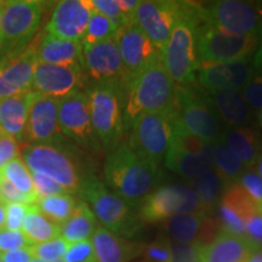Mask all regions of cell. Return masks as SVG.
Listing matches in <instances>:
<instances>
[{
	"label": "cell",
	"mask_w": 262,
	"mask_h": 262,
	"mask_svg": "<svg viewBox=\"0 0 262 262\" xmlns=\"http://www.w3.org/2000/svg\"><path fill=\"white\" fill-rule=\"evenodd\" d=\"M255 202L262 208V179L255 170H245L237 181Z\"/></svg>",
	"instance_id": "cell-45"
},
{
	"label": "cell",
	"mask_w": 262,
	"mask_h": 262,
	"mask_svg": "<svg viewBox=\"0 0 262 262\" xmlns=\"http://www.w3.org/2000/svg\"><path fill=\"white\" fill-rule=\"evenodd\" d=\"M33 254L29 249H19V250H12L8 253L0 254L2 262H32Z\"/></svg>",
	"instance_id": "cell-50"
},
{
	"label": "cell",
	"mask_w": 262,
	"mask_h": 262,
	"mask_svg": "<svg viewBox=\"0 0 262 262\" xmlns=\"http://www.w3.org/2000/svg\"><path fill=\"white\" fill-rule=\"evenodd\" d=\"M193 211H199V201L191 186L168 185L157 188L143 201L140 219L156 224Z\"/></svg>",
	"instance_id": "cell-13"
},
{
	"label": "cell",
	"mask_w": 262,
	"mask_h": 262,
	"mask_svg": "<svg viewBox=\"0 0 262 262\" xmlns=\"http://www.w3.org/2000/svg\"><path fill=\"white\" fill-rule=\"evenodd\" d=\"M120 28L122 27L117 22L104 17L102 15L96 14V12H93L86 32L81 39V45H83V48H86L90 45L97 44V42L107 40V39L117 37Z\"/></svg>",
	"instance_id": "cell-36"
},
{
	"label": "cell",
	"mask_w": 262,
	"mask_h": 262,
	"mask_svg": "<svg viewBox=\"0 0 262 262\" xmlns=\"http://www.w3.org/2000/svg\"><path fill=\"white\" fill-rule=\"evenodd\" d=\"M189 186L198 196L199 211L205 212L206 215L214 211L225 191V183L216 175L214 170L205 173L202 178L191 180Z\"/></svg>",
	"instance_id": "cell-32"
},
{
	"label": "cell",
	"mask_w": 262,
	"mask_h": 262,
	"mask_svg": "<svg viewBox=\"0 0 262 262\" xmlns=\"http://www.w3.org/2000/svg\"><path fill=\"white\" fill-rule=\"evenodd\" d=\"M32 262H45V261H41V260H38V258H33Z\"/></svg>",
	"instance_id": "cell-57"
},
{
	"label": "cell",
	"mask_w": 262,
	"mask_h": 262,
	"mask_svg": "<svg viewBox=\"0 0 262 262\" xmlns=\"http://www.w3.org/2000/svg\"><path fill=\"white\" fill-rule=\"evenodd\" d=\"M19 148L17 141L3 131L0 134V172L6 164L17 158Z\"/></svg>",
	"instance_id": "cell-49"
},
{
	"label": "cell",
	"mask_w": 262,
	"mask_h": 262,
	"mask_svg": "<svg viewBox=\"0 0 262 262\" xmlns=\"http://www.w3.org/2000/svg\"><path fill=\"white\" fill-rule=\"evenodd\" d=\"M34 47L37 60L40 63L71 66L85 70L81 41L67 40L48 33Z\"/></svg>",
	"instance_id": "cell-22"
},
{
	"label": "cell",
	"mask_w": 262,
	"mask_h": 262,
	"mask_svg": "<svg viewBox=\"0 0 262 262\" xmlns=\"http://www.w3.org/2000/svg\"><path fill=\"white\" fill-rule=\"evenodd\" d=\"M206 217L208 215L203 211L172 216L163 222V231L172 242H179V243L196 242Z\"/></svg>",
	"instance_id": "cell-29"
},
{
	"label": "cell",
	"mask_w": 262,
	"mask_h": 262,
	"mask_svg": "<svg viewBox=\"0 0 262 262\" xmlns=\"http://www.w3.org/2000/svg\"><path fill=\"white\" fill-rule=\"evenodd\" d=\"M106 182L129 205L142 204L150 193L155 192L163 173L159 165L141 156L129 145L112 149L104 163Z\"/></svg>",
	"instance_id": "cell-1"
},
{
	"label": "cell",
	"mask_w": 262,
	"mask_h": 262,
	"mask_svg": "<svg viewBox=\"0 0 262 262\" xmlns=\"http://www.w3.org/2000/svg\"><path fill=\"white\" fill-rule=\"evenodd\" d=\"M5 228V204L0 202V231Z\"/></svg>",
	"instance_id": "cell-54"
},
{
	"label": "cell",
	"mask_w": 262,
	"mask_h": 262,
	"mask_svg": "<svg viewBox=\"0 0 262 262\" xmlns=\"http://www.w3.org/2000/svg\"><path fill=\"white\" fill-rule=\"evenodd\" d=\"M21 231L33 244L45 243L60 237V226L45 217L35 204L28 205Z\"/></svg>",
	"instance_id": "cell-31"
},
{
	"label": "cell",
	"mask_w": 262,
	"mask_h": 262,
	"mask_svg": "<svg viewBox=\"0 0 262 262\" xmlns=\"http://www.w3.org/2000/svg\"><path fill=\"white\" fill-rule=\"evenodd\" d=\"M79 195L103 228L120 237H130L139 231V220L131 206L100 180L85 178Z\"/></svg>",
	"instance_id": "cell-3"
},
{
	"label": "cell",
	"mask_w": 262,
	"mask_h": 262,
	"mask_svg": "<svg viewBox=\"0 0 262 262\" xmlns=\"http://www.w3.org/2000/svg\"><path fill=\"white\" fill-rule=\"evenodd\" d=\"M61 136L58 100L31 91L26 140L31 145H55Z\"/></svg>",
	"instance_id": "cell-16"
},
{
	"label": "cell",
	"mask_w": 262,
	"mask_h": 262,
	"mask_svg": "<svg viewBox=\"0 0 262 262\" xmlns=\"http://www.w3.org/2000/svg\"><path fill=\"white\" fill-rule=\"evenodd\" d=\"M84 75L83 68L38 62L33 75L32 91L61 100L80 91L84 85Z\"/></svg>",
	"instance_id": "cell-18"
},
{
	"label": "cell",
	"mask_w": 262,
	"mask_h": 262,
	"mask_svg": "<svg viewBox=\"0 0 262 262\" xmlns=\"http://www.w3.org/2000/svg\"><path fill=\"white\" fill-rule=\"evenodd\" d=\"M202 247L198 242L179 243L171 241V261L170 262H199Z\"/></svg>",
	"instance_id": "cell-40"
},
{
	"label": "cell",
	"mask_w": 262,
	"mask_h": 262,
	"mask_svg": "<svg viewBox=\"0 0 262 262\" xmlns=\"http://www.w3.org/2000/svg\"><path fill=\"white\" fill-rule=\"evenodd\" d=\"M70 243L63 238L58 237L45 243L34 244L31 248L33 257L45 262H55L64 256L66 251L70 248Z\"/></svg>",
	"instance_id": "cell-37"
},
{
	"label": "cell",
	"mask_w": 262,
	"mask_h": 262,
	"mask_svg": "<svg viewBox=\"0 0 262 262\" xmlns=\"http://www.w3.org/2000/svg\"><path fill=\"white\" fill-rule=\"evenodd\" d=\"M122 89L116 84L100 83L88 91L94 131L98 141L110 152L117 147L124 130Z\"/></svg>",
	"instance_id": "cell-6"
},
{
	"label": "cell",
	"mask_w": 262,
	"mask_h": 262,
	"mask_svg": "<svg viewBox=\"0 0 262 262\" xmlns=\"http://www.w3.org/2000/svg\"><path fill=\"white\" fill-rule=\"evenodd\" d=\"M116 38L126 72V79L156 61L162 60L160 51L133 21L120 28Z\"/></svg>",
	"instance_id": "cell-17"
},
{
	"label": "cell",
	"mask_w": 262,
	"mask_h": 262,
	"mask_svg": "<svg viewBox=\"0 0 262 262\" xmlns=\"http://www.w3.org/2000/svg\"><path fill=\"white\" fill-rule=\"evenodd\" d=\"M93 12L89 0H63L57 3L47 26V32L57 38L81 41Z\"/></svg>",
	"instance_id": "cell-19"
},
{
	"label": "cell",
	"mask_w": 262,
	"mask_h": 262,
	"mask_svg": "<svg viewBox=\"0 0 262 262\" xmlns=\"http://www.w3.org/2000/svg\"><path fill=\"white\" fill-rule=\"evenodd\" d=\"M258 34L237 35L203 24L196 28L199 63H229L247 58L256 51Z\"/></svg>",
	"instance_id": "cell-8"
},
{
	"label": "cell",
	"mask_w": 262,
	"mask_h": 262,
	"mask_svg": "<svg viewBox=\"0 0 262 262\" xmlns=\"http://www.w3.org/2000/svg\"><path fill=\"white\" fill-rule=\"evenodd\" d=\"M124 91V127L133 125L141 114L172 110L178 96L176 84L170 78L162 60L127 78Z\"/></svg>",
	"instance_id": "cell-2"
},
{
	"label": "cell",
	"mask_w": 262,
	"mask_h": 262,
	"mask_svg": "<svg viewBox=\"0 0 262 262\" xmlns=\"http://www.w3.org/2000/svg\"><path fill=\"white\" fill-rule=\"evenodd\" d=\"M211 94L212 103L220 119L229 126L243 127L251 119V108L248 106L241 90L225 89Z\"/></svg>",
	"instance_id": "cell-26"
},
{
	"label": "cell",
	"mask_w": 262,
	"mask_h": 262,
	"mask_svg": "<svg viewBox=\"0 0 262 262\" xmlns=\"http://www.w3.org/2000/svg\"><path fill=\"white\" fill-rule=\"evenodd\" d=\"M142 255L148 262L171 261V241L166 235H159L148 245L143 247Z\"/></svg>",
	"instance_id": "cell-38"
},
{
	"label": "cell",
	"mask_w": 262,
	"mask_h": 262,
	"mask_svg": "<svg viewBox=\"0 0 262 262\" xmlns=\"http://www.w3.org/2000/svg\"><path fill=\"white\" fill-rule=\"evenodd\" d=\"M244 239L253 250L262 249V211L251 215L245 222Z\"/></svg>",
	"instance_id": "cell-46"
},
{
	"label": "cell",
	"mask_w": 262,
	"mask_h": 262,
	"mask_svg": "<svg viewBox=\"0 0 262 262\" xmlns=\"http://www.w3.org/2000/svg\"><path fill=\"white\" fill-rule=\"evenodd\" d=\"M34 244L22 233V231L12 232L8 229L0 231V254L19 250V249H29Z\"/></svg>",
	"instance_id": "cell-41"
},
{
	"label": "cell",
	"mask_w": 262,
	"mask_h": 262,
	"mask_svg": "<svg viewBox=\"0 0 262 262\" xmlns=\"http://www.w3.org/2000/svg\"><path fill=\"white\" fill-rule=\"evenodd\" d=\"M241 93L251 110H262V73L254 74Z\"/></svg>",
	"instance_id": "cell-44"
},
{
	"label": "cell",
	"mask_w": 262,
	"mask_h": 262,
	"mask_svg": "<svg viewBox=\"0 0 262 262\" xmlns=\"http://www.w3.org/2000/svg\"><path fill=\"white\" fill-rule=\"evenodd\" d=\"M0 262H2V260H0Z\"/></svg>",
	"instance_id": "cell-60"
},
{
	"label": "cell",
	"mask_w": 262,
	"mask_h": 262,
	"mask_svg": "<svg viewBox=\"0 0 262 262\" xmlns=\"http://www.w3.org/2000/svg\"><path fill=\"white\" fill-rule=\"evenodd\" d=\"M118 2H119L120 10H122L124 16L131 21L134 11H135L136 8L140 4L139 0H118Z\"/></svg>",
	"instance_id": "cell-52"
},
{
	"label": "cell",
	"mask_w": 262,
	"mask_h": 262,
	"mask_svg": "<svg viewBox=\"0 0 262 262\" xmlns=\"http://www.w3.org/2000/svg\"><path fill=\"white\" fill-rule=\"evenodd\" d=\"M44 14V3L37 0L6 2L0 26V61L28 47Z\"/></svg>",
	"instance_id": "cell-5"
},
{
	"label": "cell",
	"mask_w": 262,
	"mask_h": 262,
	"mask_svg": "<svg viewBox=\"0 0 262 262\" xmlns=\"http://www.w3.org/2000/svg\"><path fill=\"white\" fill-rule=\"evenodd\" d=\"M222 139L229 152L245 166H254L261 156L260 137L250 127H237L224 134Z\"/></svg>",
	"instance_id": "cell-28"
},
{
	"label": "cell",
	"mask_w": 262,
	"mask_h": 262,
	"mask_svg": "<svg viewBox=\"0 0 262 262\" xmlns=\"http://www.w3.org/2000/svg\"><path fill=\"white\" fill-rule=\"evenodd\" d=\"M31 91L0 101V127L17 142L26 141Z\"/></svg>",
	"instance_id": "cell-25"
},
{
	"label": "cell",
	"mask_w": 262,
	"mask_h": 262,
	"mask_svg": "<svg viewBox=\"0 0 262 262\" xmlns=\"http://www.w3.org/2000/svg\"><path fill=\"white\" fill-rule=\"evenodd\" d=\"M175 123L173 108L165 112L141 114L131 125L127 145L159 165L171 146Z\"/></svg>",
	"instance_id": "cell-10"
},
{
	"label": "cell",
	"mask_w": 262,
	"mask_h": 262,
	"mask_svg": "<svg viewBox=\"0 0 262 262\" xmlns=\"http://www.w3.org/2000/svg\"><path fill=\"white\" fill-rule=\"evenodd\" d=\"M78 201L79 199H77L70 193H64V194L39 198L35 205L38 206V209L45 217L54 222L55 225L61 226L73 214Z\"/></svg>",
	"instance_id": "cell-33"
},
{
	"label": "cell",
	"mask_w": 262,
	"mask_h": 262,
	"mask_svg": "<svg viewBox=\"0 0 262 262\" xmlns=\"http://www.w3.org/2000/svg\"><path fill=\"white\" fill-rule=\"evenodd\" d=\"M0 202L4 203L5 205L12 204V203H17V204L24 205L35 204L32 198H29L28 195L19 192L2 173H0Z\"/></svg>",
	"instance_id": "cell-43"
},
{
	"label": "cell",
	"mask_w": 262,
	"mask_h": 262,
	"mask_svg": "<svg viewBox=\"0 0 262 262\" xmlns=\"http://www.w3.org/2000/svg\"><path fill=\"white\" fill-rule=\"evenodd\" d=\"M89 2L94 12L117 22L120 27H124L126 24L131 22L124 16L118 0H89Z\"/></svg>",
	"instance_id": "cell-39"
},
{
	"label": "cell",
	"mask_w": 262,
	"mask_h": 262,
	"mask_svg": "<svg viewBox=\"0 0 262 262\" xmlns=\"http://www.w3.org/2000/svg\"><path fill=\"white\" fill-rule=\"evenodd\" d=\"M32 179L33 183H34L35 192H37L38 194V199L49 195L64 194V193H67L63 189V187H61L57 182H55L54 180L48 178V176L32 172Z\"/></svg>",
	"instance_id": "cell-48"
},
{
	"label": "cell",
	"mask_w": 262,
	"mask_h": 262,
	"mask_svg": "<svg viewBox=\"0 0 262 262\" xmlns=\"http://www.w3.org/2000/svg\"><path fill=\"white\" fill-rule=\"evenodd\" d=\"M140 262H148V261H145V260H143V261H140Z\"/></svg>",
	"instance_id": "cell-59"
},
{
	"label": "cell",
	"mask_w": 262,
	"mask_h": 262,
	"mask_svg": "<svg viewBox=\"0 0 262 262\" xmlns=\"http://www.w3.org/2000/svg\"><path fill=\"white\" fill-rule=\"evenodd\" d=\"M55 262H64V261H63V258H61V260H57V261H55Z\"/></svg>",
	"instance_id": "cell-58"
},
{
	"label": "cell",
	"mask_w": 262,
	"mask_h": 262,
	"mask_svg": "<svg viewBox=\"0 0 262 262\" xmlns=\"http://www.w3.org/2000/svg\"><path fill=\"white\" fill-rule=\"evenodd\" d=\"M254 67L248 60L229 63H199V83L210 93L225 89L242 90L254 77Z\"/></svg>",
	"instance_id": "cell-21"
},
{
	"label": "cell",
	"mask_w": 262,
	"mask_h": 262,
	"mask_svg": "<svg viewBox=\"0 0 262 262\" xmlns=\"http://www.w3.org/2000/svg\"><path fill=\"white\" fill-rule=\"evenodd\" d=\"M195 4L170 0L140 2L131 21L139 26L162 54L176 25L193 14Z\"/></svg>",
	"instance_id": "cell-7"
},
{
	"label": "cell",
	"mask_w": 262,
	"mask_h": 262,
	"mask_svg": "<svg viewBox=\"0 0 262 262\" xmlns=\"http://www.w3.org/2000/svg\"><path fill=\"white\" fill-rule=\"evenodd\" d=\"M250 245L244 238L221 232L214 241L202 247L199 262H248Z\"/></svg>",
	"instance_id": "cell-24"
},
{
	"label": "cell",
	"mask_w": 262,
	"mask_h": 262,
	"mask_svg": "<svg viewBox=\"0 0 262 262\" xmlns=\"http://www.w3.org/2000/svg\"><path fill=\"white\" fill-rule=\"evenodd\" d=\"M21 159L31 172L48 176L70 194L79 193L83 183L77 164L56 145H27L21 149Z\"/></svg>",
	"instance_id": "cell-9"
},
{
	"label": "cell",
	"mask_w": 262,
	"mask_h": 262,
	"mask_svg": "<svg viewBox=\"0 0 262 262\" xmlns=\"http://www.w3.org/2000/svg\"><path fill=\"white\" fill-rule=\"evenodd\" d=\"M258 123H260V125L262 127V110H260V112H258Z\"/></svg>",
	"instance_id": "cell-56"
},
{
	"label": "cell",
	"mask_w": 262,
	"mask_h": 262,
	"mask_svg": "<svg viewBox=\"0 0 262 262\" xmlns=\"http://www.w3.org/2000/svg\"><path fill=\"white\" fill-rule=\"evenodd\" d=\"M97 228V220L90 206L79 199L71 217L60 226V237L70 244L90 241Z\"/></svg>",
	"instance_id": "cell-27"
},
{
	"label": "cell",
	"mask_w": 262,
	"mask_h": 262,
	"mask_svg": "<svg viewBox=\"0 0 262 262\" xmlns=\"http://www.w3.org/2000/svg\"><path fill=\"white\" fill-rule=\"evenodd\" d=\"M255 171H256V173L260 178L262 179V153L261 156L258 157V159L256 160V163H255Z\"/></svg>",
	"instance_id": "cell-55"
},
{
	"label": "cell",
	"mask_w": 262,
	"mask_h": 262,
	"mask_svg": "<svg viewBox=\"0 0 262 262\" xmlns=\"http://www.w3.org/2000/svg\"><path fill=\"white\" fill-rule=\"evenodd\" d=\"M0 173L9 182H11L19 192L28 195L29 198L34 201V203H37L38 194L35 192L34 183H33L32 172L19 157L6 164Z\"/></svg>",
	"instance_id": "cell-35"
},
{
	"label": "cell",
	"mask_w": 262,
	"mask_h": 262,
	"mask_svg": "<svg viewBox=\"0 0 262 262\" xmlns=\"http://www.w3.org/2000/svg\"><path fill=\"white\" fill-rule=\"evenodd\" d=\"M173 112L183 130L205 142L214 145L224 136L221 119L211 98L188 90H178Z\"/></svg>",
	"instance_id": "cell-11"
},
{
	"label": "cell",
	"mask_w": 262,
	"mask_h": 262,
	"mask_svg": "<svg viewBox=\"0 0 262 262\" xmlns=\"http://www.w3.org/2000/svg\"><path fill=\"white\" fill-rule=\"evenodd\" d=\"M28 205L12 204L5 205V228L8 231L17 232L22 229V224H24L26 212H27Z\"/></svg>",
	"instance_id": "cell-47"
},
{
	"label": "cell",
	"mask_w": 262,
	"mask_h": 262,
	"mask_svg": "<svg viewBox=\"0 0 262 262\" xmlns=\"http://www.w3.org/2000/svg\"><path fill=\"white\" fill-rule=\"evenodd\" d=\"M203 24L237 35L257 34L262 12L256 6L238 0H222L198 5Z\"/></svg>",
	"instance_id": "cell-12"
},
{
	"label": "cell",
	"mask_w": 262,
	"mask_h": 262,
	"mask_svg": "<svg viewBox=\"0 0 262 262\" xmlns=\"http://www.w3.org/2000/svg\"><path fill=\"white\" fill-rule=\"evenodd\" d=\"M58 125L62 135L79 145L90 149L98 147L100 141L91 123L89 97L84 91H75L58 100Z\"/></svg>",
	"instance_id": "cell-14"
},
{
	"label": "cell",
	"mask_w": 262,
	"mask_h": 262,
	"mask_svg": "<svg viewBox=\"0 0 262 262\" xmlns=\"http://www.w3.org/2000/svg\"><path fill=\"white\" fill-rule=\"evenodd\" d=\"M83 57L85 71L96 84H116L124 90L126 72L116 37L83 48Z\"/></svg>",
	"instance_id": "cell-15"
},
{
	"label": "cell",
	"mask_w": 262,
	"mask_h": 262,
	"mask_svg": "<svg viewBox=\"0 0 262 262\" xmlns=\"http://www.w3.org/2000/svg\"><path fill=\"white\" fill-rule=\"evenodd\" d=\"M198 5L193 14L176 25L162 52V62L172 81L187 85L194 80L199 68L196 52V28L199 25Z\"/></svg>",
	"instance_id": "cell-4"
},
{
	"label": "cell",
	"mask_w": 262,
	"mask_h": 262,
	"mask_svg": "<svg viewBox=\"0 0 262 262\" xmlns=\"http://www.w3.org/2000/svg\"><path fill=\"white\" fill-rule=\"evenodd\" d=\"M64 262H98L91 241L71 244L63 256Z\"/></svg>",
	"instance_id": "cell-42"
},
{
	"label": "cell",
	"mask_w": 262,
	"mask_h": 262,
	"mask_svg": "<svg viewBox=\"0 0 262 262\" xmlns=\"http://www.w3.org/2000/svg\"><path fill=\"white\" fill-rule=\"evenodd\" d=\"M90 241L98 262H129L142 255V245L114 234L102 226H97Z\"/></svg>",
	"instance_id": "cell-23"
},
{
	"label": "cell",
	"mask_w": 262,
	"mask_h": 262,
	"mask_svg": "<svg viewBox=\"0 0 262 262\" xmlns=\"http://www.w3.org/2000/svg\"><path fill=\"white\" fill-rule=\"evenodd\" d=\"M248 262H262V249H256L251 251Z\"/></svg>",
	"instance_id": "cell-53"
},
{
	"label": "cell",
	"mask_w": 262,
	"mask_h": 262,
	"mask_svg": "<svg viewBox=\"0 0 262 262\" xmlns=\"http://www.w3.org/2000/svg\"><path fill=\"white\" fill-rule=\"evenodd\" d=\"M38 60L34 44L19 54L0 61V101L32 90V81Z\"/></svg>",
	"instance_id": "cell-20"
},
{
	"label": "cell",
	"mask_w": 262,
	"mask_h": 262,
	"mask_svg": "<svg viewBox=\"0 0 262 262\" xmlns=\"http://www.w3.org/2000/svg\"><path fill=\"white\" fill-rule=\"evenodd\" d=\"M247 166L229 152L224 139L214 143V171L226 185L237 182Z\"/></svg>",
	"instance_id": "cell-34"
},
{
	"label": "cell",
	"mask_w": 262,
	"mask_h": 262,
	"mask_svg": "<svg viewBox=\"0 0 262 262\" xmlns=\"http://www.w3.org/2000/svg\"><path fill=\"white\" fill-rule=\"evenodd\" d=\"M261 211H262V210H261Z\"/></svg>",
	"instance_id": "cell-61"
},
{
	"label": "cell",
	"mask_w": 262,
	"mask_h": 262,
	"mask_svg": "<svg viewBox=\"0 0 262 262\" xmlns=\"http://www.w3.org/2000/svg\"><path fill=\"white\" fill-rule=\"evenodd\" d=\"M257 34H258V45H257L256 51H255L253 67L254 70H256L258 72V73H262V18H261L260 28H258Z\"/></svg>",
	"instance_id": "cell-51"
},
{
	"label": "cell",
	"mask_w": 262,
	"mask_h": 262,
	"mask_svg": "<svg viewBox=\"0 0 262 262\" xmlns=\"http://www.w3.org/2000/svg\"><path fill=\"white\" fill-rule=\"evenodd\" d=\"M164 159L169 170L189 180L202 178L205 173L214 170L211 164H209L204 158L185 152L176 147H170Z\"/></svg>",
	"instance_id": "cell-30"
}]
</instances>
